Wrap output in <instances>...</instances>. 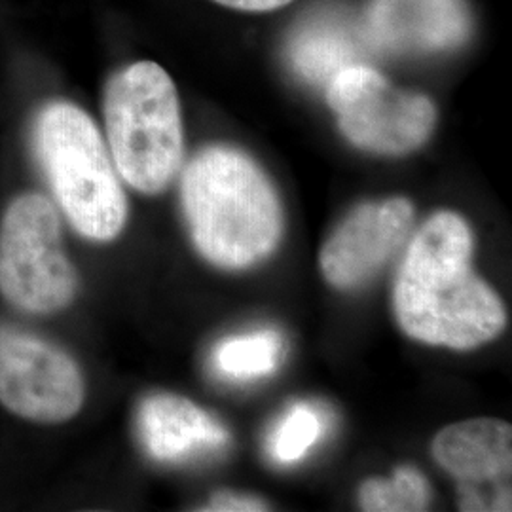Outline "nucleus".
I'll return each mask as SVG.
<instances>
[{
  "label": "nucleus",
  "mask_w": 512,
  "mask_h": 512,
  "mask_svg": "<svg viewBox=\"0 0 512 512\" xmlns=\"http://www.w3.org/2000/svg\"><path fill=\"white\" fill-rule=\"evenodd\" d=\"M368 52L361 25L346 16L319 14L296 29L287 46L294 73L311 86H325L332 76L361 61Z\"/></svg>",
  "instance_id": "12"
},
{
  "label": "nucleus",
  "mask_w": 512,
  "mask_h": 512,
  "mask_svg": "<svg viewBox=\"0 0 512 512\" xmlns=\"http://www.w3.org/2000/svg\"><path fill=\"white\" fill-rule=\"evenodd\" d=\"M213 2L222 4L226 8H234V10H239V12L258 14V12H274V10H279V8L287 6V4H291L293 0H213Z\"/></svg>",
  "instance_id": "17"
},
{
  "label": "nucleus",
  "mask_w": 512,
  "mask_h": 512,
  "mask_svg": "<svg viewBox=\"0 0 512 512\" xmlns=\"http://www.w3.org/2000/svg\"><path fill=\"white\" fill-rule=\"evenodd\" d=\"M325 90L342 135L372 154H410L429 141L437 126V107L429 97L397 90L366 63L334 74Z\"/></svg>",
  "instance_id": "6"
},
{
  "label": "nucleus",
  "mask_w": 512,
  "mask_h": 512,
  "mask_svg": "<svg viewBox=\"0 0 512 512\" xmlns=\"http://www.w3.org/2000/svg\"><path fill=\"white\" fill-rule=\"evenodd\" d=\"M78 274L63 249L54 202L38 192L14 198L0 222V294L25 313L50 315L73 304Z\"/></svg>",
  "instance_id": "5"
},
{
  "label": "nucleus",
  "mask_w": 512,
  "mask_h": 512,
  "mask_svg": "<svg viewBox=\"0 0 512 512\" xmlns=\"http://www.w3.org/2000/svg\"><path fill=\"white\" fill-rule=\"evenodd\" d=\"M433 456L459 482L463 511H511L512 429L490 418L448 425L433 440Z\"/></svg>",
  "instance_id": "9"
},
{
  "label": "nucleus",
  "mask_w": 512,
  "mask_h": 512,
  "mask_svg": "<svg viewBox=\"0 0 512 512\" xmlns=\"http://www.w3.org/2000/svg\"><path fill=\"white\" fill-rule=\"evenodd\" d=\"M473 234L456 213L427 220L404 253L395 279V313L414 340L450 349H475L507 325L494 289L473 270Z\"/></svg>",
  "instance_id": "1"
},
{
  "label": "nucleus",
  "mask_w": 512,
  "mask_h": 512,
  "mask_svg": "<svg viewBox=\"0 0 512 512\" xmlns=\"http://www.w3.org/2000/svg\"><path fill=\"white\" fill-rule=\"evenodd\" d=\"M414 207L406 198L363 203L321 249V272L336 289H355L395 255L410 234Z\"/></svg>",
  "instance_id": "10"
},
{
  "label": "nucleus",
  "mask_w": 512,
  "mask_h": 512,
  "mask_svg": "<svg viewBox=\"0 0 512 512\" xmlns=\"http://www.w3.org/2000/svg\"><path fill=\"white\" fill-rule=\"evenodd\" d=\"M325 414L310 403H296L275 423L268 437V452L281 465L306 458L325 437Z\"/></svg>",
  "instance_id": "14"
},
{
  "label": "nucleus",
  "mask_w": 512,
  "mask_h": 512,
  "mask_svg": "<svg viewBox=\"0 0 512 512\" xmlns=\"http://www.w3.org/2000/svg\"><path fill=\"white\" fill-rule=\"evenodd\" d=\"M35 148L74 230L93 241L118 238L128 220V200L90 114L69 101H50L35 120Z\"/></svg>",
  "instance_id": "3"
},
{
  "label": "nucleus",
  "mask_w": 512,
  "mask_h": 512,
  "mask_svg": "<svg viewBox=\"0 0 512 512\" xmlns=\"http://www.w3.org/2000/svg\"><path fill=\"white\" fill-rule=\"evenodd\" d=\"M181 200L198 251L220 268L253 266L279 243L283 215L274 184L238 148L200 150L183 171Z\"/></svg>",
  "instance_id": "2"
},
{
  "label": "nucleus",
  "mask_w": 512,
  "mask_h": 512,
  "mask_svg": "<svg viewBox=\"0 0 512 512\" xmlns=\"http://www.w3.org/2000/svg\"><path fill=\"white\" fill-rule=\"evenodd\" d=\"M429 499V482L414 467L397 469L391 480L372 478L359 492L361 507L370 512L425 511Z\"/></svg>",
  "instance_id": "15"
},
{
  "label": "nucleus",
  "mask_w": 512,
  "mask_h": 512,
  "mask_svg": "<svg viewBox=\"0 0 512 512\" xmlns=\"http://www.w3.org/2000/svg\"><path fill=\"white\" fill-rule=\"evenodd\" d=\"M266 503L258 497H251V495H236L230 492H220V494L213 495L207 511L217 512H253V511H266Z\"/></svg>",
  "instance_id": "16"
},
{
  "label": "nucleus",
  "mask_w": 512,
  "mask_h": 512,
  "mask_svg": "<svg viewBox=\"0 0 512 512\" xmlns=\"http://www.w3.org/2000/svg\"><path fill=\"white\" fill-rule=\"evenodd\" d=\"M361 31L370 52L444 54L471 40L475 21L467 0H368Z\"/></svg>",
  "instance_id": "8"
},
{
  "label": "nucleus",
  "mask_w": 512,
  "mask_h": 512,
  "mask_svg": "<svg viewBox=\"0 0 512 512\" xmlns=\"http://www.w3.org/2000/svg\"><path fill=\"white\" fill-rule=\"evenodd\" d=\"M137 421L148 456L164 463L219 452L230 442V435L219 420L173 393L147 397L139 408Z\"/></svg>",
  "instance_id": "11"
},
{
  "label": "nucleus",
  "mask_w": 512,
  "mask_h": 512,
  "mask_svg": "<svg viewBox=\"0 0 512 512\" xmlns=\"http://www.w3.org/2000/svg\"><path fill=\"white\" fill-rule=\"evenodd\" d=\"M285 353L277 330H256L220 342L213 361L222 376L230 380H255L277 370Z\"/></svg>",
  "instance_id": "13"
},
{
  "label": "nucleus",
  "mask_w": 512,
  "mask_h": 512,
  "mask_svg": "<svg viewBox=\"0 0 512 512\" xmlns=\"http://www.w3.org/2000/svg\"><path fill=\"white\" fill-rule=\"evenodd\" d=\"M103 116L110 158L126 183L154 196L177 177L184 156L175 82L154 61H135L105 86Z\"/></svg>",
  "instance_id": "4"
},
{
  "label": "nucleus",
  "mask_w": 512,
  "mask_h": 512,
  "mask_svg": "<svg viewBox=\"0 0 512 512\" xmlns=\"http://www.w3.org/2000/svg\"><path fill=\"white\" fill-rule=\"evenodd\" d=\"M86 385L73 357L52 342L0 329V404L23 420L57 425L73 420Z\"/></svg>",
  "instance_id": "7"
}]
</instances>
